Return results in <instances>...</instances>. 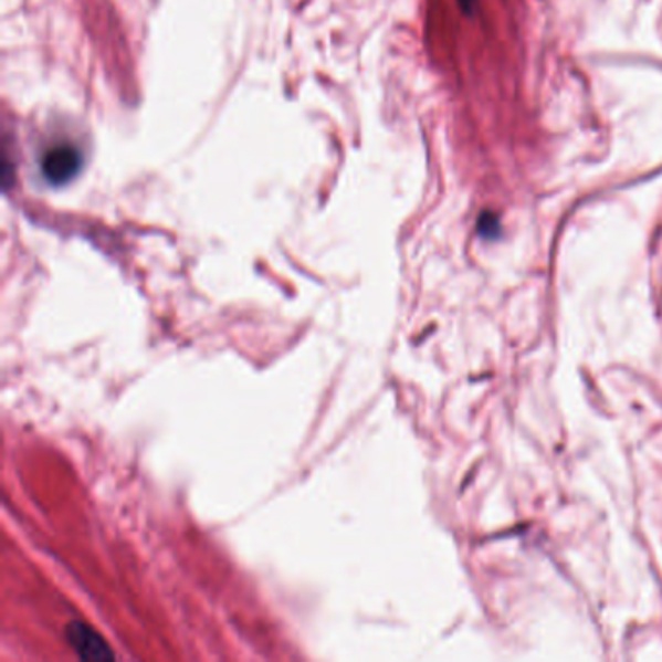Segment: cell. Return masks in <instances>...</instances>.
<instances>
[{
    "label": "cell",
    "mask_w": 662,
    "mask_h": 662,
    "mask_svg": "<svg viewBox=\"0 0 662 662\" xmlns=\"http://www.w3.org/2000/svg\"><path fill=\"white\" fill-rule=\"evenodd\" d=\"M456 2L463 9L464 14H472L476 10V4H479V0H456Z\"/></svg>",
    "instance_id": "cell-4"
},
{
    "label": "cell",
    "mask_w": 662,
    "mask_h": 662,
    "mask_svg": "<svg viewBox=\"0 0 662 662\" xmlns=\"http://www.w3.org/2000/svg\"><path fill=\"white\" fill-rule=\"evenodd\" d=\"M82 168V154L71 146L51 148L41 161V174L51 185H66L72 181Z\"/></svg>",
    "instance_id": "cell-1"
},
{
    "label": "cell",
    "mask_w": 662,
    "mask_h": 662,
    "mask_svg": "<svg viewBox=\"0 0 662 662\" xmlns=\"http://www.w3.org/2000/svg\"><path fill=\"white\" fill-rule=\"evenodd\" d=\"M479 232L484 238H495L500 233V222L494 214H484L480 218Z\"/></svg>",
    "instance_id": "cell-3"
},
{
    "label": "cell",
    "mask_w": 662,
    "mask_h": 662,
    "mask_svg": "<svg viewBox=\"0 0 662 662\" xmlns=\"http://www.w3.org/2000/svg\"><path fill=\"white\" fill-rule=\"evenodd\" d=\"M69 639L76 649V653L81 654L82 659H86V661H109V659H113L112 649L105 645L104 639L99 638L96 631L90 630L82 623H72L69 628Z\"/></svg>",
    "instance_id": "cell-2"
}]
</instances>
